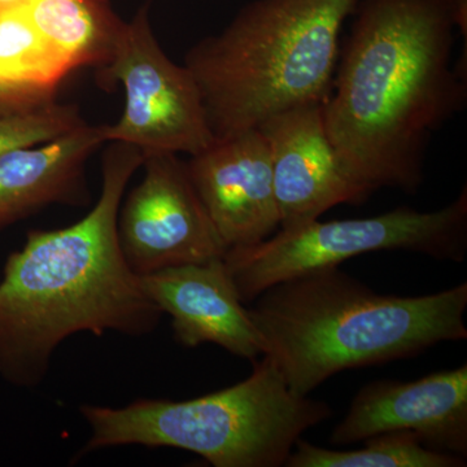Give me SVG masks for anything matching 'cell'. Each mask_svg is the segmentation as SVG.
Instances as JSON below:
<instances>
[{
    "label": "cell",
    "mask_w": 467,
    "mask_h": 467,
    "mask_svg": "<svg viewBox=\"0 0 467 467\" xmlns=\"http://www.w3.org/2000/svg\"><path fill=\"white\" fill-rule=\"evenodd\" d=\"M24 3V0H0V7H12V5H18Z\"/></svg>",
    "instance_id": "d6986e66"
},
{
    "label": "cell",
    "mask_w": 467,
    "mask_h": 467,
    "mask_svg": "<svg viewBox=\"0 0 467 467\" xmlns=\"http://www.w3.org/2000/svg\"><path fill=\"white\" fill-rule=\"evenodd\" d=\"M137 147L109 142L94 208L73 225L32 230L7 257L0 281V378L39 386L61 343L73 335L146 337L162 312L129 266L117 220L126 187L142 167Z\"/></svg>",
    "instance_id": "7a4b0ae2"
},
{
    "label": "cell",
    "mask_w": 467,
    "mask_h": 467,
    "mask_svg": "<svg viewBox=\"0 0 467 467\" xmlns=\"http://www.w3.org/2000/svg\"><path fill=\"white\" fill-rule=\"evenodd\" d=\"M364 447L334 451L297 441L287 467H462L466 459L430 450L411 431L386 432L368 438Z\"/></svg>",
    "instance_id": "2e32d148"
},
{
    "label": "cell",
    "mask_w": 467,
    "mask_h": 467,
    "mask_svg": "<svg viewBox=\"0 0 467 467\" xmlns=\"http://www.w3.org/2000/svg\"><path fill=\"white\" fill-rule=\"evenodd\" d=\"M90 438L78 457L143 445L192 451L214 467L285 466L308 430L333 416L325 401L297 396L269 358L242 382L190 400L138 399L125 407L84 404Z\"/></svg>",
    "instance_id": "5b68a950"
},
{
    "label": "cell",
    "mask_w": 467,
    "mask_h": 467,
    "mask_svg": "<svg viewBox=\"0 0 467 467\" xmlns=\"http://www.w3.org/2000/svg\"><path fill=\"white\" fill-rule=\"evenodd\" d=\"M150 300L171 318L174 339L186 348L216 344L256 361L265 344L234 284L225 260L168 267L142 276Z\"/></svg>",
    "instance_id": "7c38bea8"
},
{
    "label": "cell",
    "mask_w": 467,
    "mask_h": 467,
    "mask_svg": "<svg viewBox=\"0 0 467 467\" xmlns=\"http://www.w3.org/2000/svg\"><path fill=\"white\" fill-rule=\"evenodd\" d=\"M21 5L43 41L72 72L106 67L126 24L109 0H24Z\"/></svg>",
    "instance_id": "5bb4252c"
},
{
    "label": "cell",
    "mask_w": 467,
    "mask_h": 467,
    "mask_svg": "<svg viewBox=\"0 0 467 467\" xmlns=\"http://www.w3.org/2000/svg\"><path fill=\"white\" fill-rule=\"evenodd\" d=\"M340 48L326 131L367 198L418 192L434 135L467 104L466 55L451 63V0H358Z\"/></svg>",
    "instance_id": "6da1fadb"
},
{
    "label": "cell",
    "mask_w": 467,
    "mask_h": 467,
    "mask_svg": "<svg viewBox=\"0 0 467 467\" xmlns=\"http://www.w3.org/2000/svg\"><path fill=\"white\" fill-rule=\"evenodd\" d=\"M358 0H252L220 33L184 57L214 140L257 129L269 117L324 103L340 33Z\"/></svg>",
    "instance_id": "277c9868"
},
{
    "label": "cell",
    "mask_w": 467,
    "mask_h": 467,
    "mask_svg": "<svg viewBox=\"0 0 467 467\" xmlns=\"http://www.w3.org/2000/svg\"><path fill=\"white\" fill-rule=\"evenodd\" d=\"M257 129L269 147L281 229L306 225L337 205L367 201L330 142L324 103L276 113Z\"/></svg>",
    "instance_id": "8fae6325"
},
{
    "label": "cell",
    "mask_w": 467,
    "mask_h": 467,
    "mask_svg": "<svg viewBox=\"0 0 467 467\" xmlns=\"http://www.w3.org/2000/svg\"><path fill=\"white\" fill-rule=\"evenodd\" d=\"M143 177L117 220L119 245L140 276L168 267L223 259L227 247L177 153L143 156Z\"/></svg>",
    "instance_id": "ba28073f"
},
{
    "label": "cell",
    "mask_w": 467,
    "mask_h": 467,
    "mask_svg": "<svg viewBox=\"0 0 467 467\" xmlns=\"http://www.w3.org/2000/svg\"><path fill=\"white\" fill-rule=\"evenodd\" d=\"M99 79L104 85L121 84L125 91L119 121L104 125L106 143L130 144L143 156H193L214 142L198 84L159 45L147 5L125 24L115 54L99 69Z\"/></svg>",
    "instance_id": "52a82bcc"
},
{
    "label": "cell",
    "mask_w": 467,
    "mask_h": 467,
    "mask_svg": "<svg viewBox=\"0 0 467 467\" xmlns=\"http://www.w3.org/2000/svg\"><path fill=\"white\" fill-rule=\"evenodd\" d=\"M186 165L227 250L259 244L281 229L269 147L259 129L214 140Z\"/></svg>",
    "instance_id": "30bf717a"
},
{
    "label": "cell",
    "mask_w": 467,
    "mask_h": 467,
    "mask_svg": "<svg viewBox=\"0 0 467 467\" xmlns=\"http://www.w3.org/2000/svg\"><path fill=\"white\" fill-rule=\"evenodd\" d=\"M451 5L453 8L457 32L463 36L467 43V0H451Z\"/></svg>",
    "instance_id": "ac0fdd59"
},
{
    "label": "cell",
    "mask_w": 467,
    "mask_h": 467,
    "mask_svg": "<svg viewBox=\"0 0 467 467\" xmlns=\"http://www.w3.org/2000/svg\"><path fill=\"white\" fill-rule=\"evenodd\" d=\"M393 431L414 432L430 450L467 456V365L413 382L376 380L362 387L331 442L348 445Z\"/></svg>",
    "instance_id": "9c48e42d"
},
{
    "label": "cell",
    "mask_w": 467,
    "mask_h": 467,
    "mask_svg": "<svg viewBox=\"0 0 467 467\" xmlns=\"http://www.w3.org/2000/svg\"><path fill=\"white\" fill-rule=\"evenodd\" d=\"M248 308L272 361L295 395L335 374L416 358L467 339V284L422 296L384 295L321 267L261 292Z\"/></svg>",
    "instance_id": "3957f363"
},
{
    "label": "cell",
    "mask_w": 467,
    "mask_h": 467,
    "mask_svg": "<svg viewBox=\"0 0 467 467\" xmlns=\"http://www.w3.org/2000/svg\"><path fill=\"white\" fill-rule=\"evenodd\" d=\"M70 72L43 41L23 5L0 7V90L57 92Z\"/></svg>",
    "instance_id": "9a60e30c"
},
{
    "label": "cell",
    "mask_w": 467,
    "mask_h": 467,
    "mask_svg": "<svg viewBox=\"0 0 467 467\" xmlns=\"http://www.w3.org/2000/svg\"><path fill=\"white\" fill-rule=\"evenodd\" d=\"M104 143V125L85 124L51 142L0 156V232L50 205L88 204L86 162Z\"/></svg>",
    "instance_id": "4fadbf2b"
},
{
    "label": "cell",
    "mask_w": 467,
    "mask_h": 467,
    "mask_svg": "<svg viewBox=\"0 0 467 467\" xmlns=\"http://www.w3.org/2000/svg\"><path fill=\"white\" fill-rule=\"evenodd\" d=\"M88 124L57 92L0 90V156L51 142Z\"/></svg>",
    "instance_id": "e0dca14e"
},
{
    "label": "cell",
    "mask_w": 467,
    "mask_h": 467,
    "mask_svg": "<svg viewBox=\"0 0 467 467\" xmlns=\"http://www.w3.org/2000/svg\"><path fill=\"white\" fill-rule=\"evenodd\" d=\"M379 251H408L462 263L467 251V189L430 212L401 207L376 217L312 221L279 229L266 241L226 252L225 264L243 303L279 282Z\"/></svg>",
    "instance_id": "8992f818"
}]
</instances>
